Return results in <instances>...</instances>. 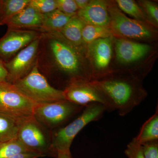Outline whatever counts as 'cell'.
<instances>
[{
  "mask_svg": "<svg viewBox=\"0 0 158 158\" xmlns=\"http://www.w3.org/2000/svg\"><path fill=\"white\" fill-rule=\"evenodd\" d=\"M77 15L86 24L110 28V15L107 4L104 1H90L85 8L79 9Z\"/></svg>",
  "mask_w": 158,
  "mask_h": 158,
  "instance_id": "obj_13",
  "label": "cell"
},
{
  "mask_svg": "<svg viewBox=\"0 0 158 158\" xmlns=\"http://www.w3.org/2000/svg\"><path fill=\"white\" fill-rule=\"evenodd\" d=\"M40 36L34 30L8 29L0 39V60L4 63L8 62Z\"/></svg>",
  "mask_w": 158,
  "mask_h": 158,
  "instance_id": "obj_10",
  "label": "cell"
},
{
  "mask_svg": "<svg viewBox=\"0 0 158 158\" xmlns=\"http://www.w3.org/2000/svg\"><path fill=\"white\" fill-rule=\"evenodd\" d=\"M30 0H0V25L9 20L28 5Z\"/></svg>",
  "mask_w": 158,
  "mask_h": 158,
  "instance_id": "obj_19",
  "label": "cell"
},
{
  "mask_svg": "<svg viewBox=\"0 0 158 158\" xmlns=\"http://www.w3.org/2000/svg\"><path fill=\"white\" fill-rule=\"evenodd\" d=\"M12 84L37 104L65 100L63 90L51 86L40 72L37 61L27 75Z\"/></svg>",
  "mask_w": 158,
  "mask_h": 158,
  "instance_id": "obj_3",
  "label": "cell"
},
{
  "mask_svg": "<svg viewBox=\"0 0 158 158\" xmlns=\"http://www.w3.org/2000/svg\"><path fill=\"white\" fill-rule=\"evenodd\" d=\"M141 9L143 10L148 20L153 24L157 26L158 23V7L153 2L142 1L140 2Z\"/></svg>",
  "mask_w": 158,
  "mask_h": 158,
  "instance_id": "obj_25",
  "label": "cell"
},
{
  "mask_svg": "<svg viewBox=\"0 0 158 158\" xmlns=\"http://www.w3.org/2000/svg\"><path fill=\"white\" fill-rule=\"evenodd\" d=\"M113 35L110 28L85 24L82 31V40L89 44L94 40L111 37Z\"/></svg>",
  "mask_w": 158,
  "mask_h": 158,
  "instance_id": "obj_21",
  "label": "cell"
},
{
  "mask_svg": "<svg viewBox=\"0 0 158 158\" xmlns=\"http://www.w3.org/2000/svg\"><path fill=\"white\" fill-rule=\"evenodd\" d=\"M52 135V131L31 115L22 119L17 138L29 151L53 156Z\"/></svg>",
  "mask_w": 158,
  "mask_h": 158,
  "instance_id": "obj_4",
  "label": "cell"
},
{
  "mask_svg": "<svg viewBox=\"0 0 158 158\" xmlns=\"http://www.w3.org/2000/svg\"><path fill=\"white\" fill-rule=\"evenodd\" d=\"M125 154L128 158H144L141 144H139L135 138L128 144Z\"/></svg>",
  "mask_w": 158,
  "mask_h": 158,
  "instance_id": "obj_27",
  "label": "cell"
},
{
  "mask_svg": "<svg viewBox=\"0 0 158 158\" xmlns=\"http://www.w3.org/2000/svg\"><path fill=\"white\" fill-rule=\"evenodd\" d=\"M106 108L101 104L87 105L81 114L67 126L52 132L51 152L56 158L57 152L70 149L73 139L81 130L92 122L98 121L103 116Z\"/></svg>",
  "mask_w": 158,
  "mask_h": 158,
  "instance_id": "obj_2",
  "label": "cell"
},
{
  "mask_svg": "<svg viewBox=\"0 0 158 158\" xmlns=\"http://www.w3.org/2000/svg\"><path fill=\"white\" fill-rule=\"evenodd\" d=\"M151 49L146 44L131 41L121 38L116 40L115 50L116 58L119 62L130 64L144 58Z\"/></svg>",
  "mask_w": 158,
  "mask_h": 158,
  "instance_id": "obj_12",
  "label": "cell"
},
{
  "mask_svg": "<svg viewBox=\"0 0 158 158\" xmlns=\"http://www.w3.org/2000/svg\"><path fill=\"white\" fill-rule=\"evenodd\" d=\"M23 118L0 113V143L17 138Z\"/></svg>",
  "mask_w": 158,
  "mask_h": 158,
  "instance_id": "obj_17",
  "label": "cell"
},
{
  "mask_svg": "<svg viewBox=\"0 0 158 158\" xmlns=\"http://www.w3.org/2000/svg\"><path fill=\"white\" fill-rule=\"evenodd\" d=\"M36 104L12 83L0 82V113L24 118L33 115Z\"/></svg>",
  "mask_w": 158,
  "mask_h": 158,
  "instance_id": "obj_7",
  "label": "cell"
},
{
  "mask_svg": "<svg viewBox=\"0 0 158 158\" xmlns=\"http://www.w3.org/2000/svg\"><path fill=\"white\" fill-rule=\"evenodd\" d=\"M56 158H72L70 149L57 152Z\"/></svg>",
  "mask_w": 158,
  "mask_h": 158,
  "instance_id": "obj_31",
  "label": "cell"
},
{
  "mask_svg": "<svg viewBox=\"0 0 158 158\" xmlns=\"http://www.w3.org/2000/svg\"><path fill=\"white\" fill-rule=\"evenodd\" d=\"M45 156L41 154L35 152H26L19 154L7 158H38Z\"/></svg>",
  "mask_w": 158,
  "mask_h": 158,
  "instance_id": "obj_29",
  "label": "cell"
},
{
  "mask_svg": "<svg viewBox=\"0 0 158 158\" xmlns=\"http://www.w3.org/2000/svg\"><path fill=\"white\" fill-rule=\"evenodd\" d=\"M44 15L28 5L19 13L11 19L6 25L8 29L18 30H40Z\"/></svg>",
  "mask_w": 158,
  "mask_h": 158,
  "instance_id": "obj_14",
  "label": "cell"
},
{
  "mask_svg": "<svg viewBox=\"0 0 158 158\" xmlns=\"http://www.w3.org/2000/svg\"><path fill=\"white\" fill-rule=\"evenodd\" d=\"M49 45L54 59L59 68L68 74L73 76V78H81L78 76L80 59L73 48L56 37L50 38Z\"/></svg>",
  "mask_w": 158,
  "mask_h": 158,
  "instance_id": "obj_11",
  "label": "cell"
},
{
  "mask_svg": "<svg viewBox=\"0 0 158 158\" xmlns=\"http://www.w3.org/2000/svg\"><path fill=\"white\" fill-rule=\"evenodd\" d=\"M78 9H81L85 8L90 2V1L88 0H75Z\"/></svg>",
  "mask_w": 158,
  "mask_h": 158,
  "instance_id": "obj_32",
  "label": "cell"
},
{
  "mask_svg": "<svg viewBox=\"0 0 158 158\" xmlns=\"http://www.w3.org/2000/svg\"><path fill=\"white\" fill-rule=\"evenodd\" d=\"M106 96L119 116H125L146 98L147 93L139 79L110 76L92 81Z\"/></svg>",
  "mask_w": 158,
  "mask_h": 158,
  "instance_id": "obj_1",
  "label": "cell"
},
{
  "mask_svg": "<svg viewBox=\"0 0 158 158\" xmlns=\"http://www.w3.org/2000/svg\"><path fill=\"white\" fill-rule=\"evenodd\" d=\"M85 24L76 15L71 18L60 32L71 43L79 46L83 42L82 31Z\"/></svg>",
  "mask_w": 158,
  "mask_h": 158,
  "instance_id": "obj_18",
  "label": "cell"
},
{
  "mask_svg": "<svg viewBox=\"0 0 158 158\" xmlns=\"http://www.w3.org/2000/svg\"><path fill=\"white\" fill-rule=\"evenodd\" d=\"M144 158H158V140L141 144Z\"/></svg>",
  "mask_w": 158,
  "mask_h": 158,
  "instance_id": "obj_28",
  "label": "cell"
},
{
  "mask_svg": "<svg viewBox=\"0 0 158 158\" xmlns=\"http://www.w3.org/2000/svg\"><path fill=\"white\" fill-rule=\"evenodd\" d=\"M140 144L158 140V111L144 122L138 135L134 138Z\"/></svg>",
  "mask_w": 158,
  "mask_h": 158,
  "instance_id": "obj_20",
  "label": "cell"
},
{
  "mask_svg": "<svg viewBox=\"0 0 158 158\" xmlns=\"http://www.w3.org/2000/svg\"><path fill=\"white\" fill-rule=\"evenodd\" d=\"M8 73L4 62L0 60V82L7 81Z\"/></svg>",
  "mask_w": 158,
  "mask_h": 158,
  "instance_id": "obj_30",
  "label": "cell"
},
{
  "mask_svg": "<svg viewBox=\"0 0 158 158\" xmlns=\"http://www.w3.org/2000/svg\"><path fill=\"white\" fill-rule=\"evenodd\" d=\"M30 152L18 138L0 143V158H7L23 153Z\"/></svg>",
  "mask_w": 158,
  "mask_h": 158,
  "instance_id": "obj_22",
  "label": "cell"
},
{
  "mask_svg": "<svg viewBox=\"0 0 158 158\" xmlns=\"http://www.w3.org/2000/svg\"><path fill=\"white\" fill-rule=\"evenodd\" d=\"M120 10L134 18L135 19L144 23L148 20L143 10L137 3L132 0L116 1Z\"/></svg>",
  "mask_w": 158,
  "mask_h": 158,
  "instance_id": "obj_23",
  "label": "cell"
},
{
  "mask_svg": "<svg viewBox=\"0 0 158 158\" xmlns=\"http://www.w3.org/2000/svg\"><path fill=\"white\" fill-rule=\"evenodd\" d=\"M84 108L66 100L37 104L33 116L48 129L52 130L62 126Z\"/></svg>",
  "mask_w": 158,
  "mask_h": 158,
  "instance_id": "obj_5",
  "label": "cell"
},
{
  "mask_svg": "<svg viewBox=\"0 0 158 158\" xmlns=\"http://www.w3.org/2000/svg\"><path fill=\"white\" fill-rule=\"evenodd\" d=\"M57 9L64 14L75 15L78 8L75 0H56Z\"/></svg>",
  "mask_w": 158,
  "mask_h": 158,
  "instance_id": "obj_26",
  "label": "cell"
},
{
  "mask_svg": "<svg viewBox=\"0 0 158 158\" xmlns=\"http://www.w3.org/2000/svg\"><path fill=\"white\" fill-rule=\"evenodd\" d=\"M73 16L64 14L56 9L44 15L42 26L40 30L51 33L60 32Z\"/></svg>",
  "mask_w": 158,
  "mask_h": 158,
  "instance_id": "obj_16",
  "label": "cell"
},
{
  "mask_svg": "<svg viewBox=\"0 0 158 158\" xmlns=\"http://www.w3.org/2000/svg\"><path fill=\"white\" fill-rule=\"evenodd\" d=\"M41 37L40 36L19 51L9 61L4 63L8 73L7 81L13 83L30 72L35 63Z\"/></svg>",
  "mask_w": 158,
  "mask_h": 158,
  "instance_id": "obj_9",
  "label": "cell"
},
{
  "mask_svg": "<svg viewBox=\"0 0 158 158\" xmlns=\"http://www.w3.org/2000/svg\"><path fill=\"white\" fill-rule=\"evenodd\" d=\"M63 91L65 99L74 104L85 107L97 103L104 105L107 112L115 110L104 94L87 79L73 78Z\"/></svg>",
  "mask_w": 158,
  "mask_h": 158,
  "instance_id": "obj_6",
  "label": "cell"
},
{
  "mask_svg": "<svg viewBox=\"0 0 158 158\" xmlns=\"http://www.w3.org/2000/svg\"><path fill=\"white\" fill-rule=\"evenodd\" d=\"M89 51L98 70L107 68L112 59V37L94 40L89 44Z\"/></svg>",
  "mask_w": 158,
  "mask_h": 158,
  "instance_id": "obj_15",
  "label": "cell"
},
{
  "mask_svg": "<svg viewBox=\"0 0 158 158\" xmlns=\"http://www.w3.org/2000/svg\"><path fill=\"white\" fill-rule=\"evenodd\" d=\"M110 15V28L113 34L129 39L149 40L155 33L144 23L132 19L125 15L116 7L108 8Z\"/></svg>",
  "mask_w": 158,
  "mask_h": 158,
  "instance_id": "obj_8",
  "label": "cell"
},
{
  "mask_svg": "<svg viewBox=\"0 0 158 158\" xmlns=\"http://www.w3.org/2000/svg\"><path fill=\"white\" fill-rule=\"evenodd\" d=\"M29 6L42 15L48 14L57 9L56 0H30Z\"/></svg>",
  "mask_w": 158,
  "mask_h": 158,
  "instance_id": "obj_24",
  "label": "cell"
}]
</instances>
